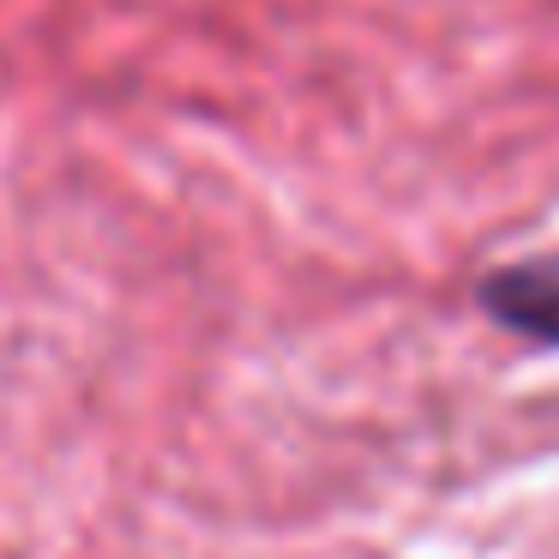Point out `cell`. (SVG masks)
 <instances>
[{
    "instance_id": "1",
    "label": "cell",
    "mask_w": 559,
    "mask_h": 559,
    "mask_svg": "<svg viewBox=\"0 0 559 559\" xmlns=\"http://www.w3.org/2000/svg\"><path fill=\"white\" fill-rule=\"evenodd\" d=\"M481 307L499 325L523 331L535 343H554L559 349V253L542 259H518V265H499L481 277Z\"/></svg>"
}]
</instances>
